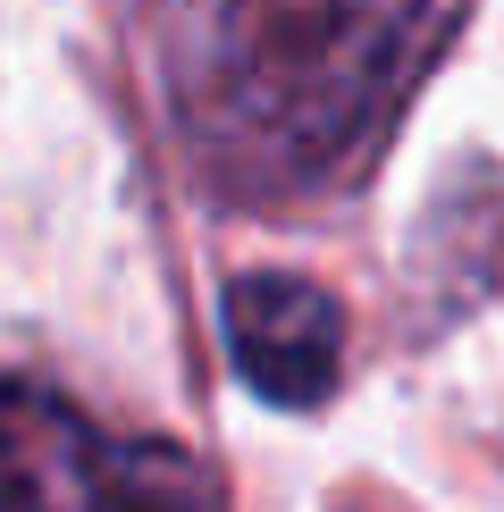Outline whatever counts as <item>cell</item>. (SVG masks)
<instances>
[{"instance_id": "obj_1", "label": "cell", "mask_w": 504, "mask_h": 512, "mask_svg": "<svg viewBox=\"0 0 504 512\" xmlns=\"http://www.w3.org/2000/svg\"><path fill=\"white\" fill-rule=\"evenodd\" d=\"M471 0H152V68L185 160L227 202L362 177Z\"/></svg>"}, {"instance_id": "obj_2", "label": "cell", "mask_w": 504, "mask_h": 512, "mask_svg": "<svg viewBox=\"0 0 504 512\" xmlns=\"http://www.w3.org/2000/svg\"><path fill=\"white\" fill-rule=\"evenodd\" d=\"M0 512H227L168 437H110L68 395L0 378Z\"/></svg>"}, {"instance_id": "obj_3", "label": "cell", "mask_w": 504, "mask_h": 512, "mask_svg": "<svg viewBox=\"0 0 504 512\" xmlns=\"http://www.w3.org/2000/svg\"><path fill=\"white\" fill-rule=\"evenodd\" d=\"M219 328H227V353H236V378L261 403L311 412L345 378V311L311 277H286V269L236 277L219 294Z\"/></svg>"}]
</instances>
